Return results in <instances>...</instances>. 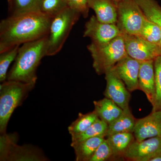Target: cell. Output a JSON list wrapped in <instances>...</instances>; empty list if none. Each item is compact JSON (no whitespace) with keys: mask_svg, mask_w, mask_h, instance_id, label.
I'll use <instances>...</instances> for the list:
<instances>
[{"mask_svg":"<svg viewBox=\"0 0 161 161\" xmlns=\"http://www.w3.org/2000/svg\"><path fill=\"white\" fill-rule=\"evenodd\" d=\"M47 35L23 44L19 48L14 64L7 75V80L36 83L37 69L47 56Z\"/></svg>","mask_w":161,"mask_h":161,"instance_id":"2","label":"cell"},{"mask_svg":"<svg viewBox=\"0 0 161 161\" xmlns=\"http://www.w3.org/2000/svg\"><path fill=\"white\" fill-rule=\"evenodd\" d=\"M11 15L40 11L41 0H9Z\"/></svg>","mask_w":161,"mask_h":161,"instance_id":"22","label":"cell"},{"mask_svg":"<svg viewBox=\"0 0 161 161\" xmlns=\"http://www.w3.org/2000/svg\"><path fill=\"white\" fill-rule=\"evenodd\" d=\"M106 137L112 150V158H123L131 144L135 141L134 134L130 132L115 133Z\"/></svg>","mask_w":161,"mask_h":161,"instance_id":"17","label":"cell"},{"mask_svg":"<svg viewBox=\"0 0 161 161\" xmlns=\"http://www.w3.org/2000/svg\"><path fill=\"white\" fill-rule=\"evenodd\" d=\"M105 75L107 82L104 93L105 97L113 101L124 111L130 108L129 103L131 95L123 81L112 68L107 71Z\"/></svg>","mask_w":161,"mask_h":161,"instance_id":"10","label":"cell"},{"mask_svg":"<svg viewBox=\"0 0 161 161\" xmlns=\"http://www.w3.org/2000/svg\"><path fill=\"white\" fill-rule=\"evenodd\" d=\"M155 76V96L153 112L161 111V55L154 60Z\"/></svg>","mask_w":161,"mask_h":161,"instance_id":"26","label":"cell"},{"mask_svg":"<svg viewBox=\"0 0 161 161\" xmlns=\"http://www.w3.org/2000/svg\"><path fill=\"white\" fill-rule=\"evenodd\" d=\"M20 45H17L0 53V81L3 82L7 79V71L12 62L15 60Z\"/></svg>","mask_w":161,"mask_h":161,"instance_id":"23","label":"cell"},{"mask_svg":"<svg viewBox=\"0 0 161 161\" xmlns=\"http://www.w3.org/2000/svg\"><path fill=\"white\" fill-rule=\"evenodd\" d=\"M135 1L147 19L155 23L161 30V7L157 2L155 0Z\"/></svg>","mask_w":161,"mask_h":161,"instance_id":"21","label":"cell"},{"mask_svg":"<svg viewBox=\"0 0 161 161\" xmlns=\"http://www.w3.org/2000/svg\"><path fill=\"white\" fill-rule=\"evenodd\" d=\"M108 128V125L99 118L84 132L71 136V143L78 142L87 139L97 136L107 137Z\"/></svg>","mask_w":161,"mask_h":161,"instance_id":"19","label":"cell"},{"mask_svg":"<svg viewBox=\"0 0 161 161\" xmlns=\"http://www.w3.org/2000/svg\"><path fill=\"white\" fill-rule=\"evenodd\" d=\"M87 48L93 58V67L99 75L105 74L119 60L128 56L123 34L105 44L92 42Z\"/></svg>","mask_w":161,"mask_h":161,"instance_id":"4","label":"cell"},{"mask_svg":"<svg viewBox=\"0 0 161 161\" xmlns=\"http://www.w3.org/2000/svg\"><path fill=\"white\" fill-rule=\"evenodd\" d=\"M127 54L139 61L154 60L161 55V46L138 35L123 34Z\"/></svg>","mask_w":161,"mask_h":161,"instance_id":"7","label":"cell"},{"mask_svg":"<svg viewBox=\"0 0 161 161\" xmlns=\"http://www.w3.org/2000/svg\"><path fill=\"white\" fill-rule=\"evenodd\" d=\"M68 7L86 18L88 16L90 7L88 0H66Z\"/></svg>","mask_w":161,"mask_h":161,"instance_id":"28","label":"cell"},{"mask_svg":"<svg viewBox=\"0 0 161 161\" xmlns=\"http://www.w3.org/2000/svg\"><path fill=\"white\" fill-rule=\"evenodd\" d=\"M139 36L151 43L161 45L160 28L155 23L147 19L144 23Z\"/></svg>","mask_w":161,"mask_h":161,"instance_id":"24","label":"cell"},{"mask_svg":"<svg viewBox=\"0 0 161 161\" xmlns=\"http://www.w3.org/2000/svg\"><path fill=\"white\" fill-rule=\"evenodd\" d=\"M141 61L127 56L112 68L130 92L138 89V76Z\"/></svg>","mask_w":161,"mask_h":161,"instance_id":"11","label":"cell"},{"mask_svg":"<svg viewBox=\"0 0 161 161\" xmlns=\"http://www.w3.org/2000/svg\"><path fill=\"white\" fill-rule=\"evenodd\" d=\"M67 7L66 0H41L40 11L53 18Z\"/></svg>","mask_w":161,"mask_h":161,"instance_id":"25","label":"cell"},{"mask_svg":"<svg viewBox=\"0 0 161 161\" xmlns=\"http://www.w3.org/2000/svg\"><path fill=\"white\" fill-rule=\"evenodd\" d=\"M133 134L138 142L161 136V111H152L150 115L136 119Z\"/></svg>","mask_w":161,"mask_h":161,"instance_id":"12","label":"cell"},{"mask_svg":"<svg viewBox=\"0 0 161 161\" xmlns=\"http://www.w3.org/2000/svg\"><path fill=\"white\" fill-rule=\"evenodd\" d=\"M80 15L67 7L52 19L47 35V56H54L61 50Z\"/></svg>","mask_w":161,"mask_h":161,"instance_id":"5","label":"cell"},{"mask_svg":"<svg viewBox=\"0 0 161 161\" xmlns=\"http://www.w3.org/2000/svg\"><path fill=\"white\" fill-rule=\"evenodd\" d=\"M154 60L141 61L138 76V89L145 93L152 105L155 96Z\"/></svg>","mask_w":161,"mask_h":161,"instance_id":"13","label":"cell"},{"mask_svg":"<svg viewBox=\"0 0 161 161\" xmlns=\"http://www.w3.org/2000/svg\"><path fill=\"white\" fill-rule=\"evenodd\" d=\"M36 83L7 80L0 86V132L5 134L12 114L27 97Z\"/></svg>","mask_w":161,"mask_h":161,"instance_id":"3","label":"cell"},{"mask_svg":"<svg viewBox=\"0 0 161 161\" xmlns=\"http://www.w3.org/2000/svg\"><path fill=\"white\" fill-rule=\"evenodd\" d=\"M98 119L99 117L94 110L86 114L79 113L78 118L69 126V132L71 136L82 133Z\"/></svg>","mask_w":161,"mask_h":161,"instance_id":"20","label":"cell"},{"mask_svg":"<svg viewBox=\"0 0 161 161\" xmlns=\"http://www.w3.org/2000/svg\"><path fill=\"white\" fill-rule=\"evenodd\" d=\"M122 34L115 23H102L92 16L85 25L84 36L91 38L92 43L103 44Z\"/></svg>","mask_w":161,"mask_h":161,"instance_id":"8","label":"cell"},{"mask_svg":"<svg viewBox=\"0 0 161 161\" xmlns=\"http://www.w3.org/2000/svg\"><path fill=\"white\" fill-rule=\"evenodd\" d=\"M136 121L130 108L124 110L119 118L108 125L107 136L120 132L133 133Z\"/></svg>","mask_w":161,"mask_h":161,"instance_id":"18","label":"cell"},{"mask_svg":"<svg viewBox=\"0 0 161 161\" xmlns=\"http://www.w3.org/2000/svg\"><path fill=\"white\" fill-rule=\"evenodd\" d=\"M117 26L122 34L139 36L147 18L135 0L116 3Z\"/></svg>","mask_w":161,"mask_h":161,"instance_id":"6","label":"cell"},{"mask_svg":"<svg viewBox=\"0 0 161 161\" xmlns=\"http://www.w3.org/2000/svg\"><path fill=\"white\" fill-rule=\"evenodd\" d=\"M88 5L95 12L98 21L115 24L117 22V5L114 0H88Z\"/></svg>","mask_w":161,"mask_h":161,"instance_id":"14","label":"cell"},{"mask_svg":"<svg viewBox=\"0 0 161 161\" xmlns=\"http://www.w3.org/2000/svg\"><path fill=\"white\" fill-rule=\"evenodd\" d=\"M105 139V137L97 136L71 143V146L74 148L76 161H90L96 149Z\"/></svg>","mask_w":161,"mask_h":161,"instance_id":"16","label":"cell"},{"mask_svg":"<svg viewBox=\"0 0 161 161\" xmlns=\"http://www.w3.org/2000/svg\"><path fill=\"white\" fill-rule=\"evenodd\" d=\"M94 111L100 119L108 125L112 123L123 114L124 110L113 101L106 97L98 101H94Z\"/></svg>","mask_w":161,"mask_h":161,"instance_id":"15","label":"cell"},{"mask_svg":"<svg viewBox=\"0 0 161 161\" xmlns=\"http://www.w3.org/2000/svg\"><path fill=\"white\" fill-rule=\"evenodd\" d=\"M113 157L111 147L106 139L99 145L90 161H105Z\"/></svg>","mask_w":161,"mask_h":161,"instance_id":"27","label":"cell"},{"mask_svg":"<svg viewBox=\"0 0 161 161\" xmlns=\"http://www.w3.org/2000/svg\"><path fill=\"white\" fill-rule=\"evenodd\" d=\"M114 1H115V3H117V2H119V1H120V0H114Z\"/></svg>","mask_w":161,"mask_h":161,"instance_id":"30","label":"cell"},{"mask_svg":"<svg viewBox=\"0 0 161 161\" xmlns=\"http://www.w3.org/2000/svg\"><path fill=\"white\" fill-rule=\"evenodd\" d=\"M53 18L40 11L10 15L0 23V53L48 35Z\"/></svg>","mask_w":161,"mask_h":161,"instance_id":"1","label":"cell"},{"mask_svg":"<svg viewBox=\"0 0 161 161\" xmlns=\"http://www.w3.org/2000/svg\"><path fill=\"white\" fill-rule=\"evenodd\" d=\"M161 153V136L138 142L135 141L129 147L123 158L134 161H150Z\"/></svg>","mask_w":161,"mask_h":161,"instance_id":"9","label":"cell"},{"mask_svg":"<svg viewBox=\"0 0 161 161\" xmlns=\"http://www.w3.org/2000/svg\"><path fill=\"white\" fill-rule=\"evenodd\" d=\"M150 161H161V153L153 157L150 159Z\"/></svg>","mask_w":161,"mask_h":161,"instance_id":"29","label":"cell"}]
</instances>
